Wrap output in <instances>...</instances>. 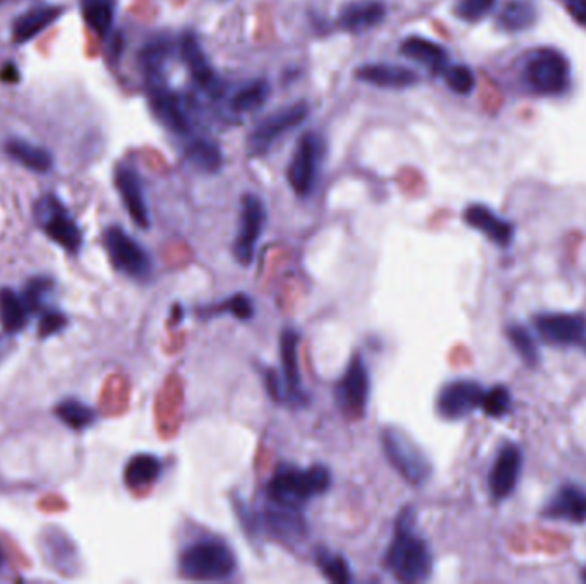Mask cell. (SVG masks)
Wrapping results in <instances>:
<instances>
[{"instance_id": "30bf717a", "label": "cell", "mask_w": 586, "mask_h": 584, "mask_svg": "<svg viewBox=\"0 0 586 584\" xmlns=\"http://www.w3.org/2000/svg\"><path fill=\"white\" fill-rule=\"evenodd\" d=\"M371 394V376L362 357H353L347 372L336 386V403L341 413L348 420H360L365 417L367 403Z\"/></svg>"}, {"instance_id": "f1b7e54d", "label": "cell", "mask_w": 586, "mask_h": 584, "mask_svg": "<svg viewBox=\"0 0 586 584\" xmlns=\"http://www.w3.org/2000/svg\"><path fill=\"white\" fill-rule=\"evenodd\" d=\"M186 158L203 173L220 172L223 167L222 149L211 139L198 138L187 144Z\"/></svg>"}, {"instance_id": "74e56055", "label": "cell", "mask_w": 586, "mask_h": 584, "mask_svg": "<svg viewBox=\"0 0 586 584\" xmlns=\"http://www.w3.org/2000/svg\"><path fill=\"white\" fill-rule=\"evenodd\" d=\"M444 79L456 95H470L475 88V76L467 66H451L444 69Z\"/></svg>"}, {"instance_id": "e575fe53", "label": "cell", "mask_w": 586, "mask_h": 584, "mask_svg": "<svg viewBox=\"0 0 586 584\" xmlns=\"http://www.w3.org/2000/svg\"><path fill=\"white\" fill-rule=\"evenodd\" d=\"M508 340L518 357L528 365V367H537L540 362L539 348L537 343L533 340L532 334L527 328H523L520 324H513L508 328Z\"/></svg>"}, {"instance_id": "277c9868", "label": "cell", "mask_w": 586, "mask_h": 584, "mask_svg": "<svg viewBox=\"0 0 586 584\" xmlns=\"http://www.w3.org/2000/svg\"><path fill=\"white\" fill-rule=\"evenodd\" d=\"M523 81L537 95H563L571 84V66L561 52L545 48L528 60Z\"/></svg>"}, {"instance_id": "9a60e30c", "label": "cell", "mask_w": 586, "mask_h": 584, "mask_svg": "<svg viewBox=\"0 0 586 584\" xmlns=\"http://www.w3.org/2000/svg\"><path fill=\"white\" fill-rule=\"evenodd\" d=\"M115 187L134 223L141 228L150 227V211H148L143 180L139 177V173L129 165H119L115 170Z\"/></svg>"}, {"instance_id": "44dd1931", "label": "cell", "mask_w": 586, "mask_h": 584, "mask_svg": "<svg viewBox=\"0 0 586 584\" xmlns=\"http://www.w3.org/2000/svg\"><path fill=\"white\" fill-rule=\"evenodd\" d=\"M545 516L552 519H563L575 525L586 523V492L576 485H566L557 490L549 506L545 509Z\"/></svg>"}, {"instance_id": "836d02e7", "label": "cell", "mask_w": 586, "mask_h": 584, "mask_svg": "<svg viewBox=\"0 0 586 584\" xmlns=\"http://www.w3.org/2000/svg\"><path fill=\"white\" fill-rule=\"evenodd\" d=\"M57 417L74 430L88 429L93 422H95V412L91 410L90 406L84 405L78 400L62 401L57 406Z\"/></svg>"}, {"instance_id": "52a82bcc", "label": "cell", "mask_w": 586, "mask_h": 584, "mask_svg": "<svg viewBox=\"0 0 586 584\" xmlns=\"http://www.w3.org/2000/svg\"><path fill=\"white\" fill-rule=\"evenodd\" d=\"M307 115H309V107L305 103H295L261 120L247 139L249 156L266 155L278 139L300 126L307 119Z\"/></svg>"}, {"instance_id": "6da1fadb", "label": "cell", "mask_w": 586, "mask_h": 584, "mask_svg": "<svg viewBox=\"0 0 586 584\" xmlns=\"http://www.w3.org/2000/svg\"><path fill=\"white\" fill-rule=\"evenodd\" d=\"M413 525V509L405 507L396 519L395 537L384 557L389 573L401 583H420L431 574V552L427 543L413 531Z\"/></svg>"}, {"instance_id": "ffe728a7", "label": "cell", "mask_w": 586, "mask_h": 584, "mask_svg": "<svg viewBox=\"0 0 586 584\" xmlns=\"http://www.w3.org/2000/svg\"><path fill=\"white\" fill-rule=\"evenodd\" d=\"M357 78L388 90H405L419 83V76L412 69L395 64H367L357 69Z\"/></svg>"}, {"instance_id": "8992f818", "label": "cell", "mask_w": 586, "mask_h": 584, "mask_svg": "<svg viewBox=\"0 0 586 584\" xmlns=\"http://www.w3.org/2000/svg\"><path fill=\"white\" fill-rule=\"evenodd\" d=\"M36 220L48 239L76 254L83 245V233L69 211L55 196H45L36 203Z\"/></svg>"}, {"instance_id": "7a4b0ae2", "label": "cell", "mask_w": 586, "mask_h": 584, "mask_svg": "<svg viewBox=\"0 0 586 584\" xmlns=\"http://www.w3.org/2000/svg\"><path fill=\"white\" fill-rule=\"evenodd\" d=\"M329 487L331 471L326 466L316 465L302 470L297 466L280 465L268 482L266 494L273 504L299 509L304 502L328 492Z\"/></svg>"}, {"instance_id": "9c48e42d", "label": "cell", "mask_w": 586, "mask_h": 584, "mask_svg": "<svg viewBox=\"0 0 586 584\" xmlns=\"http://www.w3.org/2000/svg\"><path fill=\"white\" fill-rule=\"evenodd\" d=\"M105 247L110 261L120 273L134 280H146L151 275L153 263L150 254L122 228H108L105 232Z\"/></svg>"}, {"instance_id": "8fae6325", "label": "cell", "mask_w": 586, "mask_h": 584, "mask_svg": "<svg viewBox=\"0 0 586 584\" xmlns=\"http://www.w3.org/2000/svg\"><path fill=\"white\" fill-rule=\"evenodd\" d=\"M266 223V208L263 201L254 194L242 197L240 230L234 244V256L242 266H251L259 237Z\"/></svg>"}, {"instance_id": "b9f144b4", "label": "cell", "mask_w": 586, "mask_h": 584, "mask_svg": "<svg viewBox=\"0 0 586 584\" xmlns=\"http://www.w3.org/2000/svg\"><path fill=\"white\" fill-rule=\"evenodd\" d=\"M564 6L571 14V18L586 28V0H564Z\"/></svg>"}, {"instance_id": "3957f363", "label": "cell", "mask_w": 586, "mask_h": 584, "mask_svg": "<svg viewBox=\"0 0 586 584\" xmlns=\"http://www.w3.org/2000/svg\"><path fill=\"white\" fill-rule=\"evenodd\" d=\"M237 561L228 545L204 540L187 547L179 559V571L194 581H222L235 573Z\"/></svg>"}, {"instance_id": "f35d334b", "label": "cell", "mask_w": 586, "mask_h": 584, "mask_svg": "<svg viewBox=\"0 0 586 584\" xmlns=\"http://www.w3.org/2000/svg\"><path fill=\"white\" fill-rule=\"evenodd\" d=\"M494 4L496 0H458L456 16L468 23H475L484 19L492 11Z\"/></svg>"}, {"instance_id": "60d3db41", "label": "cell", "mask_w": 586, "mask_h": 584, "mask_svg": "<svg viewBox=\"0 0 586 584\" xmlns=\"http://www.w3.org/2000/svg\"><path fill=\"white\" fill-rule=\"evenodd\" d=\"M66 326V317L60 316L59 312H50L43 317L42 324H40V334L48 336V334L57 333L60 329Z\"/></svg>"}, {"instance_id": "7c38bea8", "label": "cell", "mask_w": 586, "mask_h": 584, "mask_svg": "<svg viewBox=\"0 0 586 584\" xmlns=\"http://www.w3.org/2000/svg\"><path fill=\"white\" fill-rule=\"evenodd\" d=\"M484 393L477 382H449L437 396V412L446 420H461L482 406Z\"/></svg>"}, {"instance_id": "8d00e7d4", "label": "cell", "mask_w": 586, "mask_h": 584, "mask_svg": "<svg viewBox=\"0 0 586 584\" xmlns=\"http://www.w3.org/2000/svg\"><path fill=\"white\" fill-rule=\"evenodd\" d=\"M487 417L501 418L509 412L511 408V394L509 389L504 386H494L491 391L484 393V400L482 406Z\"/></svg>"}, {"instance_id": "484cf974", "label": "cell", "mask_w": 586, "mask_h": 584, "mask_svg": "<svg viewBox=\"0 0 586 584\" xmlns=\"http://www.w3.org/2000/svg\"><path fill=\"white\" fill-rule=\"evenodd\" d=\"M170 55H172V42L168 40L167 36H155L141 48L139 66L143 69L148 83L162 81L163 71H165Z\"/></svg>"}, {"instance_id": "7bdbcfd3", "label": "cell", "mask_w": 586, "mask_h": 584, "mask_svg": "<svg viewBox=\"0 0 586 584\" xmlns=\"http://www.w3.org/2000/svg\"><path fill=\"white\" fill-rule=\"evenodd\" d=\"M0 78L4 79V81H9V83H14V81H18V69L14 64H7L0 72Z\"/></svg>"}, {"instance_id": "2e32d148", "label": "cell", "mask_w": 586, "mask_h": 584, "mask_svg": "<svg viewBox=\"0 0 586 584\" xmlns=\"http://www.w3.org/2000/svg\"><path fill=\"white\" fill-rule=\"evenodd\" d=\"M180 54L186 64L187 69L191 72L194 83L198 84L201 90L206 91L208 95H220L223 90L220 79L216 76L213 67L206 59L203 48L199 45V40L192 33H186L180 38Z\"/></svg>"}, {"instance_id": "1f68e13d", "label": "cell", "mask_w": 586, "mask_h": 584, "mask_svg": "<svg viewBox=\"0 0 586 584\" xmlns=\"http://www.w3.org/2000/svg\"><path fill=\"white\" fill-rule=\"evenodd\" d=\"M537 19V11L530 2L525 0H511L497 18V24L509 33H518L532 28Z\"/></svg>"}, {"instance_id": "4dcf8cb0", "label": "cell", "mask_w": 586, "mask_h": 584, "mask_svg": "<svg viewBox=\"0 0 586 584\" xmlns=\"http://www.w3.org/2000/svg\"><path fill=\"white\" fill-rule=\"evenodd\" d=\"M30 307L12 290H0V321L9 333H18L28 321Z\"/></svg>"}, {"instance_id": "f6af8a7d", "label": "cell", "mask_w": 586, "mask_h": 584, "mask_svg": "<svg viewBox=\"0 0 586 584\" xmlns=\"http://www.w3.org/2000/svg\"><path fill=\"white\" fill-rule=\"evenodd\" d=\"M585 579H586V571H585Z\"/></svg>"}, {"instance_id": "f546056e", "label": "cell", "mask_w": 586, "mask_h": 584, "mask_svg": "<svg viewBox=\"0 0 586 584\" xmlns=\"http://www.w3.org/2000/svg\"><path fill=\"white\" fill-rule=\"evenodd\" d=\"M84 21L96 35H110L114 28L115 0H81Z\"/></svg>"}, {"instance_id": "4316f807", "label": "cell", "mask_w": 586, "mask_h": 584, "mask_svg": "<svg viewBox=\"0 0 586 584\" xmlns=\"http://www.w3.org/2000/svg\"><path fill=\"white\" fill-rule=\"evenodd\" d=\"M6 153L11 156L12 160L18 161L31 172L47 173L54 167V156L50 155L48 149L28 143L23 139L7 141Z\"/></svg>"}, {"instance_id": "d590c367", "label": "cell", "mask_w": 586, "mask_h": 584, "mask_svg": "<svg viewBox=\"0 0 586 584\" xmlns=\"http://www.w3.org/2000/svg\"><path fill=\"white\" fill-rule=\"evenodd\" d=\"M316 564L331 583L347 584L352 581L350 567L340 555L331 554L328 550H317Z\"/></svg>"}, {"instance_id": "d6a6232c", "label": "cell", "mask_w": 586, "mask_h": 584, "mask_svg": "<svg viewBox=\"0 0 586 584\" xmlns=\"http://www.w3.org/2000/svg\"><path fill=\"white\" fill-rule=\"evenodd\" d=\"M268 96H270V84L268 81L258 79V81H252L244 88H240L232 98L230 107L237 114H251L268 102Z\"/></svg>"}, {"instance_id": "4fadbf2b", "label": "cell", "mask_w": 586, "mask_h": 584, "mask_svg": "<svg viewBox=\"0 0 586 584\" xmlns=\"http://www.w3.org/2000/svg\"><path fill=\"white\" fill-rule=\"evenodd\" d=\"M533 322L540 338L551 345H576L585 340L586 317L580 314H542Z\"/></svg>"}, {"instance_id": "cb8c5ba5", "label": "cell", "mask_w": 586, "mask_h": 584, "mask_svg": "<svg viewBox=\"0 0 586 584\" xmlns=\"http://www.w3.org/2000/svg\"><path fill=\"white\" fill-rule=\"evenodd\" d=\"M386 18V6L379 0L353 2L345 7L340 14L341 28L350 33H362L381 24Z\"/></svg>"}, {"instance_id": "ac0fdd59", "label": "cell", "mask_w": 586, "mask_h": 584, "mask_svg": "<svg viewBox=\"0 0 586 584\" xmlns=\"http://www.w3.org/2000/svg\"><path fill=\"white\" fill-rule=\"evenodd\" d=\"M282 369L285 384V401L293 405L305 403V391L300 381L299 370V334L293 329H285L282 333Z\"/></svg>"}, {"instance_id": "83f0119b", "label": "cell", "mask_w": 586, "mask_h": 584, "mask_svg": "<svg viewBox=\"0 0 586 584\" xmlns=\"http://www.w3.org/2000/svg\"><path fill=\"white\" fill-rule=\"evenodd\" d=\"M162 461L153 454H138L129 459L124 470V482L131 489H143L162 475Z\"/></svg>"}, {"instance_id": "ee69618b", "label": "cell", "mask_w": 586, "mask_h": 584, "mask_svg": "<svg viewBox=\"0 0 586 584\" xmlns=\"http://www.w3.org/2000/svg\"><path fill=\"white\" fill-rule=\"evenodd\" d=\"M4 566V555L0 552V567Z\"/></svg>"}, {"instance_id": "603a6c76", "label": "cell", "mask_w": 586, "mask_h": 584, "mask_svg": "<svg viewBox=\"0 0 586 584\" xmlns=\"http://www.w3.org/2000/svg\"><path fill=\"white\" fill-rule=\"evenodd\" d=\"M64 7L35 6L23 12L12 26V38L18 45L30 42L42 31L47 30L50 24L55 23L62 16Z\"/></svg>"}, {"instance_id": "ba28073f", "label": "cell", "mask_w": 586, "mask_h": 584, "mask_svg": "<svg viewBox=\"0 0 586 584\" xmlns=\"http://www.w3.org/2000/svg\"><path fill=\"white\" fill-rule=\"evenodd\" d=\"M323 153V139L319 138L316 132H307L297 144L292 161L288 165L287 179L290 187L299 196H307L314 189Z\"/></svg>"}, {"instance_id": "5b68a950", "label": "cell", "mask_w": 586, "mask_h": 584, "mask_svg": "<svg viewBox=\"0 0 586 584\" xmlns=\"http://www.w3.org/2000/svg\"><path fill=\"white\" fill-rule=\"evenodd\" d=\"M381 441H383L384 453L388 456L389 463L395 466V470L410 485L420 487L429 480L432 471L431 463L422 453V449L410 439L407 432L396 427H386Z\"/></svg>"}, {"instance_id": "5bb4252c", "label": "cell", "mask_w": 586, "mask_h": 584, "mask_svg": "<svg viewBox=\"0 0 586 584\" xmlns=\"http://www.w3.org/2000/svg\"><path fill=\"white\" fill-rule=\"evenodd\" d=\"M148 86H150L148 96H150L151 108L163 126L168 127L175 134H187L191 131V120L180 96L167 88L163 81L148 83Z\"/></svg>"}, {"instance_id": "d6986e66", "label": "cell", "mask_w": 586, "mask_h": 584, "mask_svg": "<svg viewBox=\"0 0 586 584\" xmlns=\"http://www.w3.org/2000/svg\"><path fill=\"white\" fill-rule=\"evenodd\" d=\"M467 225L484 233L487 239L499 245V247H509L515 237V227L509 221L499 218V216L482 204H472L468 206L465 215H463Z\"/></svg>"}, {"instance_id": "ab89813d", "label": "cell", "mask_w": 586, "mask_h": 584, "mask_svg": "<svg viewBox=\"0 0 586 584\" xmlns=\"http://www.w3.org/2000/svg\"><path fill=\"white\" fill-rule=\"evenodd\" d=\"M213 310L215 312H228V314H232V316L237 317V319H242V321H247V319H251L254 316V305H252L251 298L244 295V293L234 295L225 304Z\"/></svg>"}, {"instance_id": "e0dca14e", "label": "cell", "mask_w": 586, "mask_h": 584, "mask_svg": "<svg viewBox=\"0 0 586 584\" xmlns=\"http://www.w3.org/2000/svg\"><path fill=\"white\" fill-rule=\"evenodd\" d=\"M520 471V449L515 444H506L501 447V451L494 461V466H492L491 477H489V489H491L494 499L501 501L515 492Z\"/></svg>"}, {"instance_id": "7402d4cb", "label": "cell", "mask_w": 586, "mask_h": 584, "mask_svg": "<svg viewBox=\"0 0 586 584\" xmlns=\"http://www.w3.org/2000/svg\"><path fill=\"white\" fill-rule=\"evenodd\" d=\"M264 523L273 537L283 542H297L304 537L307 525L295 507L278 506L271 502V507L264 513Z\"/></svg>"}, {"instance_id": "d4e9b609", "label": "cell", "mask_w": 586, "mask_h": 584, "mask_svg": "<svg viewBox=\"0 0 586 584\" xmlns=\"http://www.w3.org/2000/svg\"><path fill=\"white\" fill-rule=\"evenodd\" d=\"M401 54L429 67L432 72H443L448 67V52L439 43L424 36H408L401 42Z\"/></svg>"}]
</instances>
